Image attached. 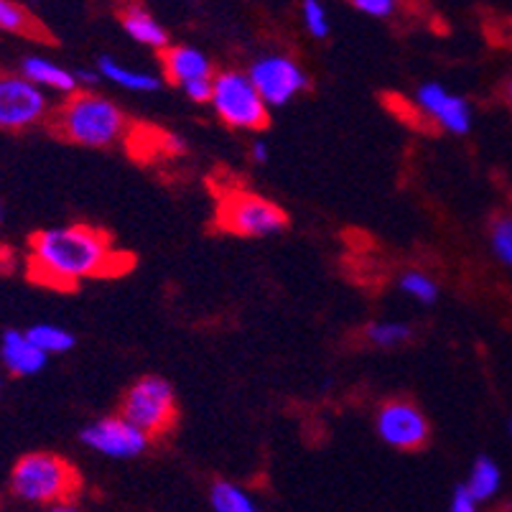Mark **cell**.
I'll return each mask as SVG.
<instances>
[{
    "mask_svg": "<svg viewBox=\"0 0 512 512\" xmlns=\"http://www.w3.org/2000/svg\"><path fill=\"white\" fill-rule=\"evenodd\" d=\"M490 242L495 258L512 268V217H500V220H495Z\"/></svg>",
    "mask_w": 512,
    "mask_h": 512,
    "instance_id": "24",
    "label": "cell"
},
{
    "mask_svg": "<svg viewBox=\"0 0 512 512\" xmlns=\"http://www.w3.org/2000/svg\"><path fill=\"white\" fill-rule=\"evenodd\" d=\"M29 337L44 349L46 355H64L74 347V334L69 329L57 327V324H36V327L26 329Z\"/></svg>",
    "mask_w": 512,
    "mask_h": 512,
    "instance_id": "20",
    "label": "cell"
},
{
    "mask_svg": "<svg viewBox=\"0 0 512 512\" xmlns=\"http://www.w3.org/2000/svg\"><path fill=\"white\" fill-rule=\"evenodd\" d=\"M0 393H3V375H0Z\"/></svg>",
    "mask_w": 512,
    "mask_h": 512,
    "instance_id": "32",
    "label": "cell"
},
{
    "mask_svg": "<svg viewBox=\"0 0 512 512\" xmlns=\"http://www.w3.org/2000/svg\"><path fill=\"white\" fill-rule=\"evenodd\" d=\"M467 487L477 502L492 500V497L500 492L502 472L500 467L492 462L490 456H479L477 462H474L472 472H469V479H467Z\"/></svg>",
    "mask_w": 512,
    "mask_h": 512,
    "instance_id": "18",
    "label": "cell"
},
{
    "mask_svg": "<svg viewBox=\"0 0 512 512\" xmlns=\"http://www.w3.org/2000/svg\"><path fill=\"white\" fill-rule=\"evenodd\" d=\"M400 288H403L406 296L418 301V304H434L439 299V286H436V281L421 271H408L406 276L400 278Z\"/></svg>",
    "mask_w": 512,
    "mask_h": 512,
    "instance_id": "22",
    "label": "cell"
},
{
    "mask_svg": "<svg viewBox=\"0 0 512 512\" xmlns=\"http://www.w3.org/2000/svg\"><path fill=\"white\" fill-rule=\"evenodd\" d=\"M301 16H304L306 29L314 39H327L332 26H329V13L324 0H304L301 3Z\"/></svg>",
    "mask_w": 512,
    "mask_h": 512,
    "instance_id": "23",
    "label": "cell"
},
{
    "mask_svg": "<svg viewBox=\"0 0 512 512\" xmlns=\"http://www.w3.org/2000/svg\"><path fill=\"white\" fill-rule=\"evenodd\" d=\"M507 434H510V439H512V418L507 421Z\"/></svg>",
    "mask_w": 512,
    "mask_h": 512,
    "instance_id": "30",
    "label": "cell"
},
{
    "mask_svg": "<svg viewBox=\"0 0 512 512\" xmlns=\"http://www.w3.org/2000/svg\"><path fill=\"white\" fill-rule=\"evenodd\" d=\"M248 74L260 95H263V100L271 107L288 105L293 97L304 92L306 85H309V77H306L304 69L293 62L291 57H283V54H271V57L258 59Z\"/></svg>",
    "mask_w": 512,
    "mask_h": 512,
    "instance_id": "9",
    "label": "cell"
},
{
    "mask_svg": "<svg viewBox=\"0 0 512 512\" xmlns=\"http://www.w3.org/2000/svg\"><path fill=\"white\" fill-rule=\"evenodd\" d=\"M54 125L67 141L87 148L115 146L128 130L123 110L110 97L90 90L67 95V102L59 107Z\"/></svg>",
    "mask_w": 512,
    "mask_h": 512,
    "instance_id": "3",
    "label": "cell"
},
{
    "mask_svg": "<svg viewBox=\"0 0 512 512\" xmlns=\"http://www.w3.org/2000/svg\"><path fill=\"white\" fill-rule=\"evenodd\" d=\"M97 72L102 79L113 82V85L123 87L130 92H156L161 90V79L151 72H143V69H133L128 64L118 62L115 57H100L97 62Z\"/></svg>",
    "mask_w": 512,
    "mask_h": 512,
    "instance_id": "16",
    "label": "cell"
},
{
    "mask_svg": "<svg viewBox=\"0 0 512 512\" xmlns=\"http://www.w3.org/2000/svg\"><path fill=\"white\" fill-rule=\"evenodd\" d=\"M79 439L87 449L110 459H136L148 449L151 436L125 416H107L82 428Z\"/></svg>",
    "mask_w": 512,
    "mask_h": 512,
    "instance_id": "8",
    "label": "cell"
},
{
    "mask_svg": "<svg viewBox=\"0 0 512 512\" xmlns=\"http://www.w3.org/2000/svg\"><path fill=\"white\" fill-rule=\"evenodd\" d=\"M209 105L227 128L235 130H263L271 113V105L263 100L250 74L232 69L214 74Z\"/></svg>",
    "mask_w": 512,
    "mask_h": 512,
    "instance_id": "4",
    "label": "cell"
},
{
    "mask_svg": "<svg viewBox=\"0 0 512 512\" xmlns=\"http://www.w3.org/2000/svg\"><path fill=\"white\" fill-rule=\"evenodd\" d=\"M130 263L105 232L90 225L49 227L29 242V276L62 291L90 278L118 276Z\"/></svg>",
    "mask_w": 512,
    "mask_h": 512,
    "instance_id": "1",
    "label": "cell"
},
{
    "mask_svg": "<svg viewBox=\"0 0 512 512\" xmlns=\"http://www.w3.org/2000/svg\"><path fill=\"white\" fill-rule=\"evenodd\" d=\"M217 222L232 235L271 237L286 227V212L258 194L230 192L220 199Z\"/></svg>",
    "mask_w": 512,
    "mask_h": 512,
    "instance_id": "6",
    "label": "cell"
},
{
    "mask_svg": "<svg viewBox=\"0 0 512 512\" xmlns=\"http://www.w3.org/2000/svg\"><path fill=\"white\" fill-rule=\"evenodd\" d=\"M120 416L136 423L148 436L166 434L176 421V395L164 377L146 375L125 393Z\"/></svg>",
    "mask_w": 512,
    "mask_h": 512,
    "instance_id": "5",
    "label": "cell"
},
{
    "mask_svg": "<svg viewBox=\"0 0 512 512\" xmlns=\"http://www.w3.org/2000/svg\"><path fill=\"white\" fill-rule=\"evenodd\" d=\"M0 31L23 39H46L39 18L18 0H0Z\"/></svg>",
    "mask_w": 512,
    "mask_h": 512,
    "instance_id": "17",
    "label": "cell"
},
{
    "mask_svg": "<svg viewBox=\"0 0 512 512\" xmlns=\"http://www.w3.org/2000/svg\"><path fill=\"white\" fill-rule=\"evenodd\" d=\"M365 337L370 339L375 347H398V344H403L411 337V327H408V324H400V321H375V324L367 327Z\"/></svg>",
    "mask_w": 512,
    "mask_h": 512,
    "instance_id": "21",
    "label": "cell"
},
{
    "mask_svg": "<svg viewBox=\"0 0 512 512\" xmlns=\"http://www.w3.org/2000/svg\"><path fill=\"white\" fill-rule=\"evenodd\" d=\"M21 72L39 85L41 90H54L59 95H72L79 90V82L69 69H64L62 64L51 62L46 57H26L21 62Z\"/></svg>",
    "mask_w": 512,
    "mask_h": 512,
    "instance_id": "15",
    "label": "cell"
},
{
    "mask_svg": "<svg viewBox=\"0 0 512 512\" xmlns=\"http://www.w3.org/2000/svg\"><path fill=\"white\" fill-rule=\"evenodd\" d=\"M416 105L436 128L451 136H464L472 128V107L464 97L451 95L444 85L428 82L416 92Z\"/></svg>",
    "mask_w": 512,
    "mask_h": 512,
    "instance_id": "11",
    "label": "cell"
},
{
    "mask_svg": "<svg viewBox=\"0 0 512 512\" xmlns=\"http://www.w3.org/2000/svg\"><path fill=\"white\" fill-rule=\"evenodd\" d=\"M74 77H77L79 85L90 90V87L97 85V79H100V72H97V69H77V72H74Z\"/></svg>",
    "mask_w": 512,
    "mask_h": 512,
    "instance_id": "27",
    "label": "cell"
},
{
    "mask_svg": "<svg viewBox=\"0 0 512 512\" xmlns=\"http://www.w3.org/2000/svg\"><path fill=\"white\" fill-rule=\"evenodd\" d=\"M349 3L370 18L393 16L395 6H398V0H349Z\"/></svg>",
    "mask_w": 512,
    "mask_h": 512,
    "instance_id": "25",
    "label": "cell"
},
{
    "mask_svg": "<svg viewBox=\"0 0 512 512\" xmlns=\"http://www.w3.org/2000/svg\"><path fill=\"white\" fill-rule=\"evenodd\" d=\"M479 507V502L474 500V495L469 492L467 484H459L451 495V510L454 512H474Z\"/></svg>",
    "mask_w": 512,
    "mask_h": 512,
    "instance_id": "26",
    "label": "cell"
},
{
    "mask_svg": "<svg viewBox=\"0 0 512 512\" xmlns=\"http://www.w3.org/2000/svg\"><path fill=\"white\" fill-rule=\"evenodd\" d=\"M268 158H271V148L265 141H255L253 143V161L255 164H268Z\"/></svg>",
    "mask_w": 512,
    "mask_h": 512,
    "instance_id": "28",
    "label": "cell"
},
{
    "mask_svg": "<svg viewBox=\"0 0 512 512\" xmlns=\"http://www.w3.org/2000/svg\"><path fill=\"white\" fill-rule=\"evenodd\" d=\"M46 360H49V355L29 337V332H21V329L3 332V339H0V362H3V367L13 377L36 375V372L44 370Z\"/></svg>",
    "mask_w": 512,
    "mask_h": 512,
    "instance_id": "12",
    "label": "cell"
},
{
    "mask_svg": "<svg viewBox=\"0 0 512 512\" xmlns=\"http://www.w3.org/2000/svg\"><path fill=\"white\" fill-rule=\"evenodd\" d=\"M77 490V469L64 456L49 454V451L21 456L11 472V492L29 505L72 510Z\"/></svg>",
    "mask_w": 512,
    "mask_h": 512,
    "instance_id": "2",
    "label": "cell"
},
{
    "mask_svg": "<svg viewBox=\"0 0 512 512\" xmlns=\"http://www.w3.org/2000/svg\"><path fill=\"white\" fill-rule=\"evenodd\" d=\"M49 115V100L44 90L26 74H0V130L21 133Z\"/></svg>",
    "mask_w": 512,
    "mask_h": 512,
    "instance_id": "7",
    "label": "cell"
},
{
    "mask_svg": "<svg viewBox=\"0 0 512 512\" xmlns=\"http://www.w3.org/2000/svg\"><path fill=\"white\" fill-rule=\"evenodd\" d=\"M209 505L217 512H255V502L235 482H214L209 490Z\"/></svg>",
    "mask_w": 512,
    "mask_h": 512,
    "instance_id": "19",
    "label": "cell"
},
{
    "mask_svg": "<svg viewBox=\"0 0 512 512\" xmlns=\"http://www.w3.org/2000/svg\"><path fill=\"white\" fill-rule=\"evenodd\" d=\"M120 23H123L125 34L136 44L148 46V49H166L169 46V31L138 3H130V6L123 8Z\"/></svg>",
    "mask_w": 512,
    "mask_h": 512,
    "instance_id": "14",
    "label": "cell"
},
{
    "mask_svg": "<svg viewBox=\"0 0 512 512\" xmlns=\"http://www.w3.org/2000/svg\"><path fill=\"white\" fill-rule=\"evenodd\" d=\"M505 97H507V102H510V107H512V77H510V82H507V87H505Z\"/></svg>",
    "mask_w": 512,
    "mask_h": 512,
    "instance_id": "29",
    "label": "cell"
},
{
    "mask_svg": "<svg viewBox=\"0 0 512 512\" xmlns=\"http://www.w3.org/2000/svg\"><path fill=\"white\" fill-rule=\"evenodd\" d=\"M161 64H164L166 79L181 90L189 82L214 77L212 62L194 46H166L161 49Z\"/></svg>",
    "mask_w": 512,
    "mask_h": 512,
    "instance_id": "13",
    "label": "cell"
},
{
    "mask_svg": "<svg viewBox=\"0 0 512 512\" xmlns=\"http://www.w3.org/2000/svg\"><path fill=\"white\" fill-rule=\"evenodd\" d=\"M3 217H6V209H3V204H0V222H3Z\"/></svg>",
    "mask_w": 512,
    "mask_h": 512,
    "instance_id": "31",
    "label": "cell"
},
{
    "mask_svg": "<svg viewBox=\"0 0 512 512\" xmlns=\"http://www.w3.org/2000/svg\"><path fill=\"white\" fill-rule=\"evenodd\" d=\"M377 434L388 446L400 451L421 449L428 441V421L408 400H390L377 411Z\"/></svg>",
    "mask_w": 512,
    "mask_h": 512,
    "instance_id": "10",
    "label": "cell"
}]
</instances>
